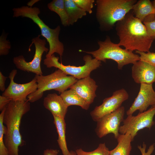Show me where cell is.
I'll return each mask as SVG.
<instances>
[{"mask_svg": "<svg viewBox=\"0 0 155 155\" xmlns=\"http://www.w3.org/2000/svg\"><path fill=\"white\" fill-rule=\"evenodd\" d=\"M5 108L1 111L0 114V155H9L8 152L4 141L6 128L3 123V118Z\"/></svg>", "mask_w": 155, "mask_h": 155, "instance_id": "obj_24", "label": "cell"}, {"mask_svg": "<svg viewBox=\"0 0 155 155\" xmlns=\"http://www.w3.org/2000/svg\"><path fill=\"white\" fill-rule=\"evenodd\" d=\"M143 23L146 26L149 36L155 37V20L151 22Z\"/></svg>", "mask_w": 155, "mask_h": 155, "instance_id": "obj_28", "label": "cell"}, {"mask_svg": "<svg viewBox=\"0 0 155 155\" xmlns=\"http://www.w3.org/2000/svg\"><path fill=\"white\" fill-rule=\"evenodd\" d=\"M152 3L154 8L155 9V0L152 2Z\"/></svg>", "mask_w": 155, "mask_h": 155, "instance_id": "obj_35", "label": "cell"}, {"mask_svg": "<svg viewBox=\"0 0 155 155\" xmlns=\"http://www.w3.org/2000/svg\"><path fill=\"white\" fill-rule=\"evenodd\" d=\"M129 95L126 90L121 88L114 92L110 97L105 98L102 103L96 106L90 113L93 121L97 122L105 115L116 110L127 100Z\"/></svg>", "mask_w": 155, "mask_h": 155, "instance_id": "obj_12", "label": "cell"}, {"mask_svg": "<svg viewBox=\"0 0 155 155\" xmlns=\"http://www.w3.org/2000/svg\"><path fill=\"white\" fill-rule=\"evenodd\" d=\"M136 0H97L96 17L100 28L108 31L132 10Z\"/></svg>", "mask_w": 155, "mask_h": 155, "instance_id": "obj_3", "label": "cell"}, {"mask_svg": "<svg viewBox=\"0 0 155 155\" xmlns=\"http://www.w3.org/2000/svg\"></svg>", "mask_w": 155, "mask_h": 155, "instance_id": "obj_36", "label": "cell"}, {"mask_svg": "<svg viewBox=\"0 0 155 155\" xmlns=\"http://www.w3.org/2000/svg\"><path fill=\"white\" fill-rule=\"evenodd\" d=\"M59 57L54 54L46 58L43 61V64L47 68L54 67L60 69L68 75L73 76L77 80L83 78L90 76L93 71L101 65V61L89 55L84 56L83 60L85 64L79 66L64 65L59 62Z\"/></svg>", "mask_w": 155, "mask_h": 155, "instance_id": "obj_7", "label": "cell"}, {"mask_svg": "<svg viewBox=\"0 0 155 155\" xmlns=\"http://www.w3.org/2000/svg\"><path fill=\"white\" fill-rule=\"evenodd\" d=\"M150 106H155V91L152 84H141L137 96L126 111L127 115H132L137 110L139 113L143 112Z\"/></svg>", "mask_w": 155, "mask_h": 155, "instance_id": "obj_13", "label": "cell"}, {"mask_svg": "<svg viewBox=\"0 0 155 155\" xmlns=\"http://www.w3.org/2000/svg\"><path fill=\"white\" fill-rule=\"evenodd\" d=\"M60 95L68 107L71 105H76L85 110H88L89 108V104L70 89L64 91Z\"/></svg>", "mask_w": 155, "mask_h": 155, "instance_id": "obj_20", "label": "cell"}, {"mask_svg": "<svg viewBox=\"0 0 155 155\" xmlns=\"http://www.w3.org/2000/svg\"><path fill=\"white\" fill-rule=\"evenodd\" d=\"M135 53L140 55V60L155 67V53L150 51L144 52L135 51Z\"/></svg>", "mask_w": 155, "mask_h": 155, "instance_id": "obj_25", "label": "cell"}, {"mask_svg": "<svg viewBox=\"0 0 155 155\" xmlns=\"http://www.w3.org/2000/svg\"><path fill=\"white\" fill-rule=\"evenodd\" d=\"M7 78L4 76L1 71L0 72V90L3 92L6 89L5 84Z\"/></svg>", "mask_w": 155, "mask_h": 155, "instance_id": "obj_31", "label": "cell"}, {"mask_svg": "<svg viewBox=\"0 0 155 155\" xmlns=\"http://www.w3.org/2000/svg\"><path fill=\"white\" fill-rule=\"evenodd\" d=\"M117 139L118 144L114 149L109 151V155H130L132 141L129 133L120 134Z\"/></svg>", "mask_w": 155, "mask_h": 155, "instance_id": "obj_18", "label": "cell"}, {"mask_svg": "<svg viewBox=\"0 0 155 155\" xmlns=\"http://www.w3.org/2000/svg\"><path fill=\"white\" fill-rule=\"evenodd\" d=\"M69 155H76L75 151H70V153Z\"/></svg>", "mask_w": 155, "mask_h": 155, "instance_id": "obj_34", "label": "cell"}, {"mask_svg": "<svg viewBox=\"0 0 155 155\" xmlns=\"http://www.w3.org/2000/svg\"><path fill=\"white\" fill-rule=\"evenodd\" d=\"M64 5L69 18V24L72 25L86 14V12L79 7L73 0H64Z\"/></svg>", "mask_w": 155, "mask_h": 155, "instance_id": "obj_21", "label": "cell"}, {"mask_svg": "<svg viewBox=\"0 0 155 155\" xmlns=\"http://www.w3.org/2000/svg\"><path fill=\"white\" fill-rule=\"evenodd\" d=\"M11 101L10 98L3 96H0V111H2L9 103Z\"/></svg>", "mask_w": 155, "mask_h": 155, "instance_id": "obj_30", "label": "cell"}, {"mask_svg": "<svg viewBox=\"0 0 155 155\" xmlns=\"http://www.w3.org/2000/svg\"><path fill=\"white\" fill-rule=\"evenodd\" d=\"M41 35L33 38L30 47L34 44L35 46V52L34 58L30 62H27L22 55L14 57L13 62L16 67L21 70L32 72L36 75H43L41 67L42 56L44 52L48 53L49 49L46 47V40L40 38Z\"/></svg>", "mask_w": 155, "mask_h": 155, "instance_id": "obj_8", "label": "cell"}, {"mask_svg": "<svg viewBox=\"0 0 155 155\" xmlns=\"http://www.w3.org/2000/svg\"><path fill=\"white\" fill-rule=\"evenodd\" d=\"M76 155H109V150L105 143L100 144L97 148L91 152H86L82 148L77 149Z\"/></svg>", "mask_w": 155, "mask_h": 155, "instance_id": "obj_23", "label": "cell"}, {"mask_svg": "<svg viewBox=\"0 0 155 155\" xmlns=\"http://www.w3.org/2000/svg\"><path fill=\"white\" fill-rule=\"evenodd\" d=\"M17 73V70L13 69L9 73L10 80L9 85L3 93L2 96L14 101H26L28 95L35 92L37 89V84L34 77L30 82L23 84L15 82L14 79Z\"/></svg>", "mask_w": 155, "mask_h": 155, "instance_id": "obj_11", "label": "cell"}, {"mask_svg": "<svg viewBox=\"0 0 155 155\" xmlns=\"http://www.w3.org/2000/svg\"><path fill=\"white\" fill-rule=\"evenodd\" d=\"M98 87L95 81L89 76L78 80L69 88L90 105L96 97V92Z\"/></svg>", "mask_w": 155, "mask_h": 155, "instance_id": "obj_15", "label": "cell"}, {"mask_svg": "<svg viewBox=\"0 0 155 155\" xmlns=\"http://www.w3.org/2000/svg\"><path fill=\"white\" fill-rule=\"evenodd\" d=\"M30 102L11 101L5 108L3 123L6 131L4 141L9 155H19V147L25 142L20 132V126L23 116L29 111Z\"/></svg>", "mask_w": 155, "mask_h": 155, "instance_id": "obj_2", "label": "cell"}, {"mask_svg": "<svg viewBox=\"0 0 155 155\" xmlns=\"http://www.w3.org/2000/svg\"><path fill=\"white\" fill-rule=\"evenodd\" d=\"M43 104L53 116L65 119L68 107L60 95L55 93L48 94L44 98Z\"/></svg>", "mask_w": 155, "mask_h": 155, "instance_id": "obj_16", "label": "cell"}, {"mask_svg": "<svg viewBox=\"0 0 155 155\" xmlns=\"http://www.w3.org/2000/svg\"><path fill=\"white\" fill-rule=\"evenodd\" d=\"M131 74L136 83L152 84L155 82V67L141 60L133 64Z\"/></svg>", "mask_w": 155, "mask_h": 155, "instance_id": "obj_14", "label": "cell"}, {"mask_svg": "<svg viewBox=\"0 0 155 155\" xmlns=\"http://www.w3.org/2000/svg\"><path fill=\"white\" fill-rule=\"evenodd\" d=\"M10 43L6 39V35L2 34L0 37V55H8L11 49Z\"/></svg>", "mask_w": 155, "mask_h": 155, "instance_id": "obj_27", "label": "cell"}, {"mask_svg": "<svg viewBox=\"0 0 155 155\" xmlns=\"http://www.w3.org/2000/svg\"><path fill=\"white\" fill-rule=\"evenodd\" d=\"M37 89L27 97V101L35 102L41 98L44 92L54 90L60 94L69 88L78 80L71 76H68L61 70L58 69L51 73L44 75H35Z\"/></svg>", "mask_w": 155, "mask_h": 155, "instance_id": "obj_6", "label": "cell"}, {"mask_svg": "<svg viewBox=\"0 0 155 155\" xmlns=\"http://www.w3.org/2000/svg\"><path fill=\"white\" fill-rule=\"evenodd\" d=\"M132 10L135 17L142 22L149 16L155 15V9L150 0L137 1L133 6Z\"/></svg>", "mask_w": 155, "mask_h": 155, "instance_id": "obj_17", "label": "cell"}, {"mask_svg": "<svg viewBox=\"0 0 155 155\" xmlns=\"http://www.w3.org/2000/svg\"><path fill=\"white\" fill-rule=\"evenodd\" d=\"M59 152L57 149H48L44 151L43 155H58Z\"/></svg>", "mask_w": 155, "mask_h": 155, "instance_id": "obj_32", "label": "cell"}, {"mask_svg": "<svg viewBox=\"0 0 155 155\" xmlns=\"http://www.w3.org/2000/svg\"><path fill=\"white\" fill-rule=\"evenodd\" d=\"M137 147L140 151L142 155H151L154 149L155 144H154L150 145L146 152V145L144 142L143 144L142 147L141 145H138Z\"/></svg>", "mask_w": 155, "mask_h": 155, "instance_id": "obj_29", "label": "cell"}, {"mask_svg": "<svg viewBox=\"0 0 155 155\" xmlns=\"http://www.w3.org/2000/svg\"><path fill=\"white\" fill-rule=\"evenodd\" d=\"M119 41L118 44L125 49L147 52L149 51L155 37L148 35L143 23L134 16L132 10L116 24Z\"/></svg>", "mask_w": 155, "mask_h": 155, "instance_id": "obj_1", "label": "cell"}, {"mask_svg": "<svg viewBox=\"0 0 155 155\" xmlns=\"http://www.w3.org/2000/svg\"><path fill=\"white\" fill-rule=\"evenodd\" d=\"M48 8L59 16L61 23L64 26H69V18L64 5V0H53L47 5Z\"/></svg>", "mask_w": 155, "mask_h": 155, "instance_id": "obj_22", "label": "cell"}, {"mask_svg": "<svg viewBox=\"0 0 155 155\" xmlns=\"http://www.w3.org/2000/svg\"><path fill=\"white\" fill-rule=\"evenodd\" d=\"M99 49L94 51H86L80 50V52L91 54L98 60L106 62L107 59L115 61L117 64V67L121 69L125 65L133 64L140 60V56L132 51L123 49L118 44L111 42L110 37L107 36L104 41H98Z\"/></svg>", "mask_w": 155, "mask_h": 155, "instance_id": "obj_5", "label": "cell"}, {"mask_svg": "<svg viewBox=\"0 0 155 155\" xmlns=\"http://www.w3.org/2000/svg\"><path fill=\"white\" fill-rule=\"evenodd\" d=\"M13 17H22L29 18L36 23L40 28L41 35L44 37L49 43V49L46 57H50L56 53L61 57L64 51L63 43L60 41L59 35L61 30L59 26L55 29L50 28L45 24L38 16L40 9L36 7L23 6L13 9Z\"/></svg>", "mask_w": 155, "mask_h": 155, "instance_id": "obj_4", "label": "cell"}, {"mask_svg": "<svg viewBox=\"0 0 155 155\" xmlns=\"http://www.w3.org/2000/svg\"><path fill=\"white\" fill-rule=\"evenodd\" d=\"M155 115V106H151L146 111L139 113L136 116H127L124 119L123 125L120 126V134H125L129 132L133 141L140 130L145 128L150 129L154 125L153 118Z\"/></svg>", "mask_w": 155, "mask_h": 155, "instance_id": "obj_9", "label": "cell"}, {"mask_svg": "<svg viewBox=\"0 0 155 155\" xmlns=\"http://www.w3.org/2000/svg\"><path fill=\"white\" fill-rule=\"evenodd\" d=\"M36 1V0H33V1H31L28 2V4H27L28 5V6L32 7V5L35 3H36V2L38 1Z\"/></svg>", "mask_w": 155, "mask_h": 155, "instance_id": "obj_33", "label": "cell"}, {"mask_svg": "<svg viewBox=\"0 0 155 155\" xmlns=\"http://www.w3.org/2000/svg\"><path fill=\"white\" fill-rule=\"evenodd\" d=\"M54 123L58 134L57 142L63 155H69L70 151L67 148L65 137L66 123L65 119L53 116Z\"/></svg>", "mask_w": 155, "mask_h": 155, "instance_id": "obj_19", "label": "cell"}, {"mask_svg": "<svg viewBox=\"0 0 155 155\" xmlns=\"http://www.w3.org/2000/svg\"><path fill=\"white\" fill-rule=\"evenodd\" d=\"M125 113V107L122 106L105 115L97 122L95 131L98 137L102 138L112 133L117 139L120 134L119 131L120 125L124 119Z\"/></svg>", "mask_w": 155, "mask_h": 155, "instance_id": "obj_10", "label": "cell"}, {"mask_svg": "<svg viewBox=\"0 0 155 155\" xmlns=\"http://www.w3.org/2000/svg\"><path fill=\"white\" fill-rule=\"evenodd\" d=\"M75 3L80 8L90 14L92 13L94 0H73Z\"/></svg>", "mask_w": 155, "mask_h": 155, "instance_id": "obj_26", "label": "cell"}]
</instances>
